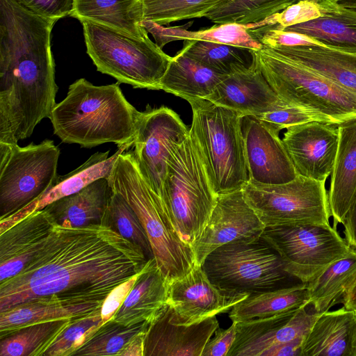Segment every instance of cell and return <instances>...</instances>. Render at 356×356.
Segmentation results:
<instances>
[{
	"label": "cell",
	"mask_w": 356,
	"mask_h": 356,
	"mask_svg": "<svg viewBox=\"0 0 356 356\" xmlns=\"http://www.w3.org/2000/svg\"><path fill=\"white\" fill-rule=\"evenodd\" d=\"M119 86H95L84 78L74 81L51 111L54 134L63 143L86 148L107 143L132 146L141 112L127 100Z\"/></svg>",
	"instance_id": "2"
},
{
	"label": "cell",
	"mask_w": 356,
	"mask_h": 356,
	"mask_svg": "<svg viewBox=\"0 0 356 356\" xmlns=\"http://www.w3.org/2000/svg\"><path fill=\"white\" fill-rule=\"evenodd\" d=\"M317 3L318 17L282 29L306 35L324 47L356 54V10L341 5L338 0Z\"/></svg>",
	"instance_id": "24"
},
{
	"label": "cell",
	"mask_w": 356,
	"mask_h": 356,
	"mask_svg": "<svg viewBox=\"0 0 356 356\" xmlns=\"http://www.w3.org/2000/svg\"><path fill=\"white\" fill-rule=\"evenodd\" d=\"M282 141L298 175L326 181L337 152L338 125L312 122L292 126Z\"/></svg>",
	"instance_id": "17"
},
{
	"label": "cell",
	"mask_w": 356,
	"mask_h": 356,
	"mask_svg": "<svg viewBox=\"0 0 356 356\" xmlns=\"http://www.w3.org/2000/svg\"><path fill=\"white\" fill-rule=\"evenodd\" d=\"M354 311L344 306L322 313L303 339L302 356H352Z\"/></svg>",
	"instance_id": "28"
},
{
	"label": "cell",
	"mask_w": 356,
	"mask_h": 356,
	"mask_svg": "<svg viewBox=\"0 0 356 356\" xmlns=\"http://www.w3.org/2000/svg\"><path fill=\"white\" fill-rule=\"evenodd\" d=\"M207 99L235 111L242 117H259L289 105L270 86L257 59L252 67L226 76Z\"/></svg>",
	"instance_id": "20"
},
{
	"label": "cell",
	"mask_w": 356,
	"mask_h": 356,
	"mask_svg": "<svg viewBox=\"0 0 356 356\" xmlns=\"http://www.w3.org/2000/svg\"><path fill=\"white\" fill-rule=\"evenodd\" d=\"M108 179L113 191L136 213L167 282L188 274L195 266L192 248L177 232L160 195L142 175L133 151L119 155Z\"/></svg>",
	"instance_id": "3"
},
{
	"label": "cell",
	"mask_w": 356,
	"mask_h": 356,
	"mask_svg": "<svg viewBox=\"0 0 356 356\" xmlns=\"http://www.w3.org/2000/svg\"><path fill=\"white\" fill-rule=\"evenodd\" d=\"M254 52L262 74L286 104L308 107L342 122L356 119V92L270 47L263 45Z\"/></svg>",
	"instance_id": "7"
},
{
	"label": "cell",
	"mask_w": 356,
	"mask_h": 356,
	"mask_svg": "<svg viewBox=\"0 0 356 356\" xmlns=\"http://www.w3.org/2000/svg\"><path fill=\"white\" fill-rule=\"evenodd\" d=\"M271 49L356 92V54L318 44L280 46Z\"/></svg>",
	"instance_id": "27"
},
{
	"label": "cell",
	"mask_w": 356,
	"mask_h": 356,
	"mask_svg": "<svg viewBox=\"0 0 356 356\" xmlns=\"http://www.w3.org/2000/svg\"><path fill=\"white\" fill-rule=\"evenodd\" d=\"M201 266L216 286L248 294L292 285L288 282L294 278L261 236L250 241L225 244L209 253Z\"/></svg>",
	"instance_id": "8"
},
{
	"label": "cell",
	"mask_w": 356,
	"mask_h": 356,
	"mask_svg": "<svg viewBox=\"0 0 356 356\" xmlns=\"http://www.w3.org/2000/svg\"><path fill=\"white\" fill-rule=\"evenodd\" d=\"M160 197L177 232L191 246L207 225L217 195L190 135L170 157Z\"/></svg>",
	"instance_id": "6"
},
{
	"label": "cell",
	"mask_w": 356,
	"mask_h": 356,
	"mask_svg": "<svg viewBox=\"0 0 356 356\" xmlns=\"http://www.w3.org/2000/svg\"><path fill=\"white\" fill-rule=\"evenodd\" d=\"M113 193L108 178L102 177L44 209L51 215L58 225L63 227H77L102 224Z\"/></svg>",
	"instance_id": "26"
},
{
	"label": "cell",
	"mask_w": 356,
	"mask_h": 356,
	"mask_svg": "<svg viewBox=\"0 0 356 356\" xmlns=\"http://www.w3.org/2000/svg\"><path fill=\"white\" fill-rule=\"evenodd\" d=\"M73 321L63 319L35 323L1 338L0 356H42Z\"/></svg>",
	"instance_id": "35"
},
{
	"label": "cell",
	"mask_w": 356,
	"mask_h": 356,
	"mask_svg": "<svg viewBox=\"0 0 356 356\" xmlns=\"http://www.w3.org/2000/svg\"><path fill=\"white\" fill-rule=\"evenodd\" d=\"M261 236L277 252L285 270L302 283L314 280L351 249L331 225L266 227Z\"/></svg>",
	"instance_id": "11"
},
{
	"label": "cell",
	"mask_w": 356,
	"mask_h": 356,
	"mask_svg": "<svg viewBox=\"0 0 356 356\" xmlns=\"http://www.w3.org/2000/svg\"><path fill=\"white\" fill-rule=\"evenodd\" d=\"M273 316L236 323V334L227 356H264L270 348L304 339L322 314L307 307Z\"/></svg>",
	"instance_id": "15"
},
{
	"label": "cell",
	"mask_w": 356,
	"mask_h": 356,
	"mask_svg": "<svg viewBox=\"0 0 356 356\" xmlns=\"http://www.w3.org/2000/svg\"><path fill=\"white\" fill-rule=\"evenodd\" d=\"M248 295L216 286L202 266L195 265L185 276L168 283L167 304L173 323L190 325L227 312Z\"/></svg>",
	"instance_id": "13"
},
{
	"label": "cell",
	"mask_w": 356,
	"mask_h": 356,
	"mask_svg": "<svg viewBox=\"0 0 356 356\" xmlns=\"http://www.w3.org/2000/svg\"><path fill=\"white\" fill-rule=\"evenodd\" d=\"M245 200L265 225H330L331 211L325 181L300 175L275 185L249 181L242 188Z\"/></svg>",
	"instance_id": "9"
},
{
	"label": "cell",
	"mask_w": 356,
	"mask_h": 356,
	"mask_svg": "<svg viewBox=\"0 0 356 356\" xmlns=\"http://www.w3.org/2000/svg\"><path fill=\"white\" fill-rule=\"evenodd\" d=\"M188 136L189 129L172 109L141 112L133 152L142 175L159 195L170 157Z\"/></svg>",
	"instance_id": "12"
},
{
	"label": "cell",
	"mask_w": 356,
	"mask_h": 356,
	"mask_svg": "<svg viewBox=\"0 0 356 356\" xmlns=\"http://www.w3.org/2000/svg\"><path fill=\"white\" fill-rule=\"evenodd\" d=\"M149 259L140 246L108 225L66 227L56 223L26 267L0 282V312L54 293L106 298Z\"/></svg>",
	"instance_id": "1"
},
{
	"label": "cell",
	"mask_w": 356,
	"mask_h": 356,
	"mask_svg": "<svg viewBox=\"0 0 356 356\" xmlns=\"http://www.w3.org/2000/svg\"><path fill=\"white\" fill-rule=\"evenodd\" d=\"M242 131L249 181L275 185L296 177L298 174L279 133L253 115L243 118Z\"/></svg>",
	"instance_id": "16"
},
{
	"label": "cell",
	"mask_w": 356,
	"mask_h": 356,
	"mask_svg": "<svg viewBox=\"0 0 356 356\" xmlns=\"http://www.w3.org/2000/svg\"><path fill=\"white\" fill-rule=\"evenodd\" d=\"M149 323L144 322L125 326L113 319L102 324L74 355H118L124 346L138 332L147 328Z\"/></svg>",
	"instance_id": "38"
},
{
	"label": "cell",
	"mask_w": 356,
	"mask_h": 356,
	"mask_svg": "<svg viewBox=\"0 0 356 356\" xmlns=\"http://www.w3.org/2000/svg\"><path fill=\"white\" fill-rule=\"evenodd\" d=\"M27 10L39 16L58 21L70 16L74 0H15Z\"/></svg>",
	"instance_id": "43"
},
{
	"label": "cell",
	"mask_w": 356,
	"mask_h": 356,
	"mask_svg": "<svg viewBox=\"0 0 356 356\" xmlns=\"http://www.w3.org/2000/svg\"><path fill=\"white\" fill-rule=\"evenodd\" d=\"M226 76L214 72L180 50L172 57L160 81L159 90L186 101L207 99Z\"/></svg>",
	"instance_id": "29"
},
{
	"label": "cell",
	"mask_w": 356,
	"mask_h": 356,
	"mask_svg": "<svg viewBox=\"0 0 356 356\" xmlns=\"http://www.w3.org/2000/svg\"><path fill=\"white\" fill-rule=\"evenodd\" d=\"M148 327L136 334L124 346L118 356H144L145 338Z\"/></svg>",
	"instance_id": "48"
},
{
	"label": "cell",
	"mask_w": 356,
	"mask_h": 356,
	"mask_svg": "<svg viewBox=\"0 0 356 356\" xmlns=\"http://www.w3.org/2000/svg\"><path fill=\"white\" fill-rule=\"evenodd\" d=\"M168 288L154 259H149L112 319L125 326L151 323L168 305Z\"/></svg>",
	"instance_id": "25"
},
{
	"label": "cell",
	"mask_w": 356,
	"mask_h": 356,
	"mask_svg": "<svg viewBox=\"0 0 356 356\" xmlns=\"http://www.w3.org/2000/svg\"><path fill=\"white\" fill-rule=\"evenodd\" d=\"M338 1L341 5L356 10V0H338Z\"/></svg>",
	"instance_id": "51"
},
{
	"label": "cell",
	"mask_w": 356,
	"mask_h": 356,
	"mask_svg": "<svg viewBox=\"0 0 356 356\" xmlns=\"http://www.w3.org/2000/svg\"><path fill=\"white\" fill-rule=\"evenodd\" d=\"M227 0H142L143 19L165 25L204 17Z\"/></svg>",
	"instance_id": "37"
},
{
	"label": "cell",
	"mask_w": 356,
	"mask_h": 356,
	"mask_svg": "<svg viewBox=\"0 0 356 356\" xmlns=\"http://www.w3.org/2000/svg\"><path fill=\"white\" fill-rule=\"evenodd\" d=\"M140 271L127 281L116 286L106 297L101 307V317L103 324L112 319L120 308L136 283Z\"/></svg>",
	"instance_id": "44"
},
{
	"label": "cell",
	"mask_w": 356,
	"mask_h": 356,
	"mask_svg": "<svg viewBox=\"0 0 356 356\" xmlns=\"http://www.w3.org/2000/svg\"><path fill=\"white\" fill-rule=\"evenodd\" d=\"M60 154L49 139L25 147L0 143V219L36 200L54 184Z\"/></svg>",
	"instance_id": "10"
},
{
	"label": "cell",
	"mask_w": 356,
	"mask_h": 356,
	"mask_svg": "<svg viewBox=\"0 0 356 356\" xmlns=\"http://www.w3.org/2000/svg\"><path fill=\"white\" fill-rule=\"evenodd\" d=\"M102 324L101 309L91 315L73 321L42 356H72Z\"/></svg>",
	"instance_id": "40"
},
{
	"label": "cell",
	"mask_w": 356,
	"mask_h": 356,
	"mask_svg": "<svg viewBox=\"0 0 356 356\" xmlns=\"http://www.w3.org/2000/svg\"><path fill=\"white\" fill-rule=\"evenodd\" d=\"M342 225L346 241L356 249V194Z\"/></svg>",
	"instance_id": "46"
},
{
	"label": "cell",
	"mask_w": 356,
	"mask_h": 356,
	"mask_svg": "<svg viewBox=\"0 0 356 356\" xmlns=\"http://www.w3.org/2000/svg\"><path fill=\"white\" fill-rule=\"evenodd\" d=\"M304 339H295L268 350L264 356H302Z\"/></svg>",
	"instance_id": "47"
},
{
	"label": "cell",
	"mask_w": 356,
	"mask_h": 356,
	"mask_svg": "<svg viewBox=\"0 0 356 356\" xmlns=\"http://www.w3.org/2000/svg\"><path fill=\"white\" fill-rule=\"evenodd\" d=\"M80 22L87 54L97 71L135 88L159 90L172 57L148 35L136 38L88 20Z\"/></svg>",
	"instance_id": "5"
},
{
	"label": "cell",
	"mask_w": 356,
	"mask_h": 356,
	"mask_svg": "<svg viewBox=\"0 0 356 356\" xmlns=\"http://www.w3.org/2000/svg\"><path fill=\"white\" fill-rule=\"evenodd\" d=\"M167 305L149 324L144 344V356H201L219 323L216 316L190 325L171 321Z\"/></svg>",
	"instance_id": "19"
},
{
	"label": "cell",
	"mask_w": 356,
	"mask_h": 356,
	"mask_svg": "<svg viewBox=\"0 0 356 356\" xmlns=\"http://www.w3.org/2000/svg\"><path fill=\"white\" fill-rule=\"evenodd\" d=\"M130 147L129 145L119 147L111 156H108L109 150L105 152H97L75 170L64 175H58L54 184L40 197L13 214L0 219V234L33 213L43 209L60 198L79 191L96 179L109 178L118 157Z\"/></svg>",
	"instance_id": "22"
},
{
	"label": "cell",
	"mask_w": 356,
	"mask_h": 356,
	"mask_svg": "<svg viewBox=\"0 0 356 356\" xmlns=\"http://www.w3.org/2000/svg\"><path fill=\"white\" fill-rule=\"evenodd\" d=\"M105 298L54 293L25 301L0 312V339L33 324L88 316L101 309Z\"/></svg>",
	"instance_id": "18"
},
{
	"label": "cell",
	"mask_w": 356,
	"mask_h": 356,
	"mask_svg": "<svg viewBox=\"0 0 356 356\" xmlns=\"http://www.w3.org/2000/svg\"><path fill=\"white\" fill-rule=\"evenodd\" d=\"M181 51L203 65L223 75L246 70L256 63L255 51L229 44L185 40Z\"/></svg>",
	"instance_id": "34"
},
{
	"label": "cell",
	"mask_w": 356,
	"mask_h": 356,
	"mask_svg": "<svg viewBox=\"0 0 356 356\" xmlns=\"http://www.w3.org/2000/svg\"><path fill=\"white\" fill-rule=\"evenodd\" d=\"M341 304L348 309H356V275L350 282L341 298Z\"/></svg>",
	"instance_id": "49"
},
{
	"label": "cell",
	"mask_w": 356,
	"mask_h": 356,
	"mask_svg": "<svg viewBox=\"0 0 356 356\" xmlns=\"http://www.w3.org/2000/svg\"><path fill=\"white\" fill-rule=\"evenodd\" d=\"M193 111L189 135L216 195L242 190L249 181L243 118L207 99H188Z\"/></svg>",
	"instance_id": "4"
},
{
	"label": "cell",
	"mask_w": 356,
	"mask_h": 356,
	"mask_svg": "<svg viewBox=\"0 0 356 356\" xmlns=\"http://www.w3.org/2000/svg\"><path fill=\"white\" fill-rule=\"evenodd\" d=\"M214 334V337L207 343L201 356H227L236 339V323L233 322L227 329L218 327Z\"/></svg>",
	"instance_id": "45"
},
{
	"label": "cell",
	"mask_w": 356,
	"mask_h": 356,
	"mask_svg": "<svg viewBox=\"0 0 356 356\" xmlns=\"http://www.w3.org/2000/svg\"><path fill=\"white\" fill-rule=\"evenodd\" d=\"M354 311V327L352 339V356H356V309Z\"/></svg>",
	"instance_id": "50"
},
{
	"label": "cell",
	"mask_w": 356,
	"mask_h": 356,
	"mask_svg": "<svg viewBox=\"0 0 356 356\" xmlns=\"http://www.w3.org/2000/svg\"><path fill=\"white\" fill-rule=\"evenodd\" d=\"M339 143L331 172L328 199L332 225L344 219L356 194V119L338 125Z\"/></svg>",
	"instance_id": "23"
},
{
	"label": "cell",
	"mask_w": 356,
	"mask_h": 356,
	"mask_svg": "<svg viewBox=\"0 0 356 356\" xmlns=\"http://www.w3.org/2000/svg\"><path fill=\"white\" fill-rule=\"evenodd\" d=\"M355 275L356 249L351 248L345 257L307 283L309 305L312 306L314 311L323 313L341 304L350 282Z\"/></svg>",
	"instance_id": "33"
},
{
	"label": "cell",
	"mask_w": 356,
	"mask_h": 356,
	"mask_svg": "<svg viewBox=\"0 0 356 356\" xmlns=\"http://www.w3.org/2000/svg\"><path fill=\"white\" fill-rule=\"evenodd\" d=\"M321 15L317 2L300 0L282 11L274 14L256 24H247L249 29L276 26L281 29L316 19Z\"/></svg>",
	"instance_id": "42"
},
{
	"label": "cell",
	"mask_w": 356,
	"mask_h": 356,
	"mask_svg": "<svg viewBox=\"0 0 356 356\" xmlns=\"http://www.w3.org/2000/svg\"><path fill=\"white\" fill-rule=\"evenodd\" d=\"M70 17L95 22L136 38L148 35L140 25L142 0H74Z\"/></svg>",
	"instance_id": "30"
},
{
	"label": "cell",
	"mask_w": 356,
	"mask_h": 356,
	"mask_svg": "<svg viewBox=\"0 0 356 356\" xmlns=\"http://www.w3.org/2000/svg\"><path fill=\"white\" fill-rule=\"evenodd\" d=\"M258 118L269 128L277 133L283 129L312 122L337 125L343 123L312 108L294 105H287L280 109L263 114Z\"/></svg>",
	"instance_id": "41"
},
{
	"label": "cell",
	"mask_w": 356,
	"mask_h": 356,
	"mask_svg": "<svg viewBox=\"0 0 356 356\" xmlns=\"http://www.w3.org/2000/svg\"><path fill=\"white\" fill-rule=\"evenodd\" d=\"M102 224L109 226L124 238L140 246L148 259L153 258L148 237L136 213L115 191L109 200Z\"/></svg>",
	"instance_id": "39"
},
{
	"label": "cell",
	"mask_w": 356,
	"mask_h": 356,
	"mask_svg": "<svg viewBox=\"0 0 356 356\" xmlns=\"http://www.w3.org/2000/svg\"><path fill=\"white\" fill-rule=\"evenodd\" d=\"M140 25L151 33L155 43L162 49L167 43L195 40L229 44L258 51L263 44L250 32L246 24L224 23L205 30L188 31L181 26L165 27L149 19H143Z\"/></svg>",
	"instance_id": "31"
},
{
	"label": "cell",
	"mask_w": 356,
	"mask_h": 356,
	"mask_svg": "<svg viewBox=\"0 0 356 356\" xmlns=\"http://www.w3.org/2000/svg\"><path fill=\"white\" fill-rule=\"evenodd\" d=\"M300 0H227L204 17L216 24H256ZM318 2L322 0H310Z\"/></svg>",
	"instance_id": "36"
},
{
	"label": "cell",
	"mask_w": 356,
	"mask_h": 356,
	"mask_svg": "<svg viewBox=\"0 0 356 356\" xmlns=\"http://www.w3.org/2000/svg\"><path fill=\"white\" fill-rule=\"evenodd\" d=\"M309 305L307 283L249 294L229 313L232 322L273 316Z\"/></svg>",
	"instance_id": "32"
},
{
	"label": "cell",
	"mask_w": 356,
	"mask_h": 356,
	"mask_svg": "<svg viewBox=\"0 0 356 356\" xmlns=\"http://www.w3.org/2000/svg\"><path fill=\"white\" fill-rule=\"evenodd\" d=\"M56 221L43 209L0 234V282L20 273L41 248Z\"/></svg>",
	"instance_id": "21"
},
{
	"label": "cell",
	"mask_w": 356,
	"mask_h": 356,
	"mask_svg": "<svg viewBox=\"0 0 356 356\" xmlns=\"http://www.w3.org/2000/svg\"><path fill=\"white\" fill-rule=\"evenodd\" d=\"M265 227L242 190L218 195L207 225L191 245L195 265L201 266L209 253L225 244L259 238Z\"/></svg>",
	"instance_id": "14"
}]
</instances>
